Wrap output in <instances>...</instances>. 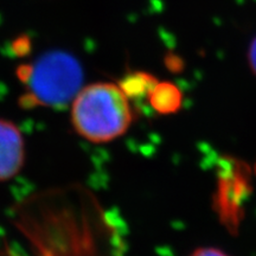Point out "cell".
I'll use <instances>...</instances> for the list:
<instances>
[{
    "label": "cell",
    "mask_w": 256,
    "mask_h": 256,
    "mask_svg": "<svg viewBox=\"0 0 256 256\" xmlns=\"http://www.w3.org/2000/svg\"><path fill=\"white\" fill-rule=\"evenodd\" d=\"M133 120L130 98L120 86L94 83L72 101V126L90 142H108L126 133Z\"/></svg>",
    "instance_id": "1"
},
{
    "label": "cell",
    "mask_w": 256,
    "mask_h": 256,
    "mask_svg": "<svg viewBox=\"0 0 256 256\" xmlns=\"http://www.w3.org/2000/svg\"><path fill=\"white\" fill-rule=\"evenodd\" d=\"M28 92L22 98L26 107H63L81 90L83 72L75 57L63 51H50L31 64L17 70Z\"/></svg>",
    "instance_id": "2"
},
{
    "label": "cell",
    "mask_w": 256,
    "mask_h": 256,
    "mask_svg": "<svg viewBox=\"0 0 256 256\" xmlns=\"http://www.w3.org/2000/svg\"><path fill=\"white\" fill-rule=\"evenodd\" d=\"M25 162L23 136L14 124L0 119V182L14 178Z\"/></svg>",
    "instance_id": "3"
},
{
    "label": "cell",
    "mask_w": 256,
    "mask_h": 256,
    "mask_svg": "<svg viewBox=\"0 0 256 256\" xmlns=\"http://www.w3.org/2000/svg\"><path fill=\"white\" fill-rule=\"evenodd\" d=\"M150 104L160 114H174L182 107L183 95L180 89L171 82L156 83L148 98Z\"/></svg>",
    "instance_id": "4"
},
{
    "label": "cell",
    "mask_w": 256,
    "mask_h": 256,
    "mask_svg": "<svg viewBox=\"0 0 256 256\" xmlns=\"http://www.w3.org/2000/svg\"><path fill=\"white\" fill-rule=\"evenodd\" d=\"M156 78L154 76L150 75L147 72H132L130 75H126L121 80L120 88L122 89L124 94L128 96V98H148L153 88L156 87Z\"/></svg>",
    "instance_id": "5"
},
{
    "label": "cell",
    "mask_w": 256,
    "mask_h": 256,
    "mask_svg": "<svg viewBox=\"0 0 256 256\" xmlns=\"http://www.w3.org/2000/svg\"><path fill=\"white\" fill-rule=\"evenodd\" d=\"M12 50L17 54L18 56L28 55L30 51V40L28 37H20L12 43Z\"/></svg>",
    "instance_id": "6"
},
{
    "label": "cell",
    "mask_w": 256,
    "mask_h": 256,
    "mask_svg": "<svg viewBox=\"0 0 256 256\" xmlns=\"http://www.w3.org/2000/svg\"><path fill=\"white\" fill-rule=\"evenodd\" d=\"M190 256H228L226 252L216 248H200Z\"/></svg>",
    "instance_id": "7"
},
{
    "label": "cell",
    "mask_w": 256,
    "mask_h": 256,
    "mask_svg": "<svg viewBox=\"0 0 256 256\" xmlns=\"http://www.w3.org/2000/svg\"><path fill=\"white\" fill-rule=\"evenodd\" d=\"M248 63L256 76V37L252 40L248 50Z\"/></svg>",
    "instance_id": "8"
}]
</instances>
